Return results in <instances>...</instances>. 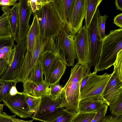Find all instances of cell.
I'll use <instances>...</instances> for the list:
<instances>
[{
    "mask_svg": "<svg viewBox=\"0 0 122 122\" xmlns=\"http://www.w3.org/2000/svg\"><path fill=\"white\" fill-rule=\"evenodd\" d=\"M43 74L41 61L38 60L30 71L25 80L38 85L44 81Z\"/></svg>",
    "mask_w": 122,
    "mask_h": 122,
    "instance_id": "603a6c76",
    "label": "cell"
},
{
    "mask_svg": "<svg viewBox=\"0 0 122 122\" xmlns=\"http://www.w3.org/2000/svg\"><path fill=\"white\" fill-rule=\"evenodd\" d=\"M52 1L51 0H28L32 12L34 14L41 7L51 2Z\"/></svg>",
    "mask_w": 122,
    "mask_h": 122,
    "instance_id": "836d02e7",
    "label": "cell"
},
{
    "mask_svg": "<svg viewBox=\"0 0 122 122\" xmlns=\"http://www.w3.org/2000/svg\"><path fill=\"white\" fill-rule=\"evenodd\" d=\"M9 66L7 61L4 59L0 58V78L5 73Z\"/></svg>",
    "mask_w": 122,
    "mask_h": 122,
    "instance_id": "8d00e7d4",
    "label": "cell"
},
{
    "mask_svg": "<svg viewBox=\"0 0 122 122\" xmlns=\"http://www.w3.org/2000/svg\"><path fill=\"white\" fill-rule=\"evenodd\" d=\"M104 104L100 99H88L80 100L78 112H97Z\"/></svg>",
    "mask_w": 122,
    "mask_h": 122,
    "instance_id": "ffe728a7",
    "label": "cell"
},
{
    "mask_svg": "<svg viewBox=\"0 0 122 122\" xmlns=\"http://www.w3.org/2000/svg\"><path fill=\"white\" fill-rule=\"evenodd\" d=\"M75 114L70 112L64 109L59 116L48 122H71Z\"/></svg>",
    "mask_w": 122,
    "mask_h": 122,
    "instance_id": "1f68e13d",
    "label": "cell"
},
{
    "mask_svg": "<svg viewBox=\"0 0 122 122\" xmlns=\"http://www.w3.org/2000/svg\"><path fill=\"white\" fill-rule=\"evenodd\" d=\"M23 92L36 97H42L49 95L50 86L44 81L38 85L26 80L23 83Z\"/></svg>",
    "mask_w": 122,
    "mask_h": 122,
    "instance_id": "2e32d148",
    "label": "cell"
},
{
    "mask_svg": "<svg viewBox=\"0 0 122 122\" xmlns=\"http://www.w3.org/2000/svg\"><path fill=\"white\" fill-rule=\"evenodd\" d=\"M109 106L110 110L112 116H120L122 115V93Z\"/></svg>",
    "mask_w": 122,
    "mask_h": 122,
    "instance_id": "484cf974",
    "label": "cell"
},
{
    "mask_svg": "<svg viewBox=\"0 0 122 122\" xmlns=\"http://www.w3.org/2000/svg\"><path fill=\"white\" fill-rule=\"evenodd\" d=\"M3 102L15 115L22 118L31 117L33 114L30 111L23 92L14 96L9 95Z\"/></svg>",
    "mask_w": 122,
    "mask_h": 122,
    "instance_id": "7c38bea8",
    "label": "cell"
},
{
    "mask_svg": "<svg viewBox=\"0 0 122 122\" xmlns=\"http://www.w3.org/2000/svg\"><path fill=\"white\" fill-rule=\"evenodd\" d=\"M108 15L105 14L104 15H100V16L98 23L99 30L101 40H102L107 35L105 33V22Z\"/></svg>",
    "mask_w": 122,
    "mask_h": 122,
    "instance_id": "e575fe53",
    "label": "cell"
},
{
    "mask_svg": "<svg viewBox=\"0 0 122 122\" xmlns=\"http://www.w3.org/2000/svg\"><path fill=\"white\" fill-rule=\"evenodd\" d=\"M91 73L88 65L83 66L77 63L73 67L69 78L63 87L65 99L58 108L63 107L74 114L78 112L81 81L86 75Z\"/></svg>",
    "mask_w": 122,
    "mask_h": 122,
    "instance_id": "6da1fadb",
    "label": "cell"
},
{
    "mask_svg": "<svg viewBox=\"0 0 122 122\" xmlns=\"http://www.w3.org/2000/svg\"><path fill=\"white\" fill-rule=\"evenodd\" d=\"M63 87L59 84V81L50 85L49 87V97L55 100L64 94Z\"/></svg>",
    "mask_w": 122,
    "mask_h": 122,
    "instance_id": "f1b7e54d",
    "label": "cell"
},
{
    "mask_svg": "<svg viewBox=\"0 0 122 122\" xmlns=\"http://www.w3.org/2000/svg\"><path fill=\"white\" fill-rule=\"evenodd\" d=\"M40 33V27L37 16L34 14L33 20L26 37V49L32 52L36 38Z\"/></svg>",
    "mask_w": 122,
    "mask_h": 122,
    "instance_id": "44dd1931",
    "label": "cell"
},
{
    "mask_svg": "<svg viewBox=\"0 0 122 122\" xmlns=\"http://www.w3.org/2000/svg\"><path fill=\"white\" fill-rule=\"evenodd\" d=\"M113 21L114 23L118 27L122 28V13L115 16Z\"/></svg>",
    "mask_w": 122,
    "mask_h": 122,
    "instance_id": "ab89813d",
    "label": "cell"
},
{
    "mask_svg": "<svg viewBox=\"0 0 122 122\" xmlns=\"http://www.w3.org/2000/svg\"><path fill=\"white\" fill-rule=\"evenodd\" d=\"M58 52L57 48L53 44L52 50L46 51L43 53L40 60L41 61L42 70L45 78L49 75L57 58Z\"/></svg>",
    "mask_w": 122,
    "mask_h": 122,
    "instance_id": "e0dca14e",
    "label": "cell"
},
{
    "mask_svg": "<svg viewBox=\"0 0 122 122\" xmlns=\"http://www.w3.org/2000/svg\"><path fill=\"white\" fill-rule=\"evenodd\" d=\"M16 115L10 116L4 112L0 113V122H33V120L25 121L17 118Z\"/></svg>",
    "mask_w": 122,
    "mask_h": 122,
    "instance_id": "d6a6232c",
    "label": "cell"
},
{
    "mask_svg": "<svg viewBox=\"0 0 122 122\" xmlns=\"http://www.w3.org/2000/svg\"><path fill=\"white\" fill-rule=\"evenodd\" d=\"M122 50L118 53L114 63V71L121 81H122Z\"/></svg>",
    "mask_w": 122,
    "mask_h": 122,
    "instance_id": "f546056e",
    "label": "cell"
},
{
    "mask_svg": "<svg viewBox=\"0 0 122 122\" xmlns=\"http://www.w3.org/2000/svg\"><path fill=\"white\" fill-rule=\"evenodd\" d=\"M66 66V65L57 56L50 73L44 81L50 86L60 81L65 73Z\"/></svg>",
    "mask_w": 122,
    "mask_h": 122,
    "instance_id": "d6986e66",
    "label": "cell"
},
{
    "mask_svg": "<svg viewBox=\"0 0 122 122\" xmlns=\"http://www.w3.org/2000/svg\"><path fill=\"white\" fill-rule=\"evenodd\" d=\"M7 37L14 38L8 17L4 13L0 17V38Z\"/></svg>",
    "mask_w": 122,
    "mask_h": 122,
    "instance_id": "cb8c5ba5",
    "label": "cell"
},
{
    "mask_svg": "<svg viewBox=\"0 0 122 122\" xmlns=\"http://www.w3.org/2000/svg\"><path fill=\"white\" fill-rule=\"evenodd\" d=\"M1 10L8 17L10 25L14 40L18 43V15L17 3L11 8L9 6H4Z\"/></svg>",
    "mask_w": 122,
    "mask_h": 122,
    "instance_id": "ac0fdd59",
    "label": "cell"
},
{
    "mask_svg": "<svg viewBox=\"0 0 122 122\" xmlns=\"http://www.w3.org/2000/svg\"><path fill=\"white\" fill-rule=\"evenodd\" d=\"M99 6L96 11L88 29L90 47V67L93 66L95 69L99 61L102 46L101 40L98 28V23L100 16Z\"/></svg>",
    "mask_w": 122,
    "mask_h": 122,
    "instance_id": "ba28073f",
    "label": "cell"
},
{
    "mask_svg": "<svg viewBox=\"0 0 122 122\" xmlns=\"http://www.w3.org/2000/svg\"><path fill=\"white\" fill-rule=\"evenodd\" d=\"M97 112H78L75 114L71 122H90Z\"/></svg>",
    "mask_w": 122,
    "mask_h": 122,
    "instance_id": "83f0119b",
    "label": "cell"
},
{
    "mask_svg": "<svg viewBox=\"0 0 122 122\" xmlns=\"http://www.w3.org/2000/svg\"><path fill=\"white\" fill-rule=\"evenodd\" d=\"M122 93V81L113 71L102 94L101 99L104 104H110Z\"/></svg>",
    "mask_w": 122,
    "mask_h": 122,
    "instance_id": "5bb4252c",
    "label": "cell"
},
{
    "mask_svg": "<svg viewBox=\"0 0 122 122\" xmlns=\"http://www.w3.org/2000/svg\"><path fill=\"white\" fill-rule=\"evenodd\" d=\"M48 38H43L40 34L37 36L32 52L26 49L24 57L16 77L17 83H23L30 71L39 60Z\"/></svg>",
    "mask_w": 122,
    "mask_h": 122,
    "instance_id": "277c9868",
    "label": "cell"
},
{
    "mask_svg": "<svg viewBox=\"0 0 122 122\" xmlns=\"http://www.w3.org/2000/svg\"><path fill=\"white\" fill-rule=\"evenodd\" d=\"M25 99L29 107L30 112L34 114L36 111L40 104L41 97H36L23 92Z\"/></svg>",
    "mask_w": 122,
    "mask_h": 122,
    "instance_id": "4316f807",
    "label": "cell"
},
{
    "mask_svg": "<svg viewBox=\"0 0 122 122\" xmlns=\"http://www.w3.org/2000/svg\"><path fill=\"white\" fill-rule=\"evenodd\" d=\"M102 1V0H86L84 26L88 29L97 7Z\"/></svg>",
    "mask_w": 122,
    "mask_h": 122,
    "instance_id": "7402d4cb",
    "label": "cell"
},
{
    "mask_svg": "<svg viewBox=\"0 0 122 122\" xmlns=\"http://www.w3.org/2000/svg\"><path fill=\"white\" fill-rule=\"evenodd\" d=\"M115 4L117 10H122V0H116Z\"/></svg>",
    "mask_w": 122,
    "mask_h": 122,
    "instance_id": "7bdbcfd3",
    "label": "cell"
},
{
    "mask_svg": "<svg viewBox=\"0 0 122 122\" xmlns=\"http://www.w3.org/2000/svg\"><path fill=\"white\" fill-rule=\"evenodd\" d=\"M36 15L40 27V33L44 38H54L59 35L62 24L51 2L41 7Z\"/></svg>",
    "mask_w": 122,
    "mask_h": 122,
    "instance_id": "3957f363",
    "label": "cell"
},
{
    "mask_svg": "<svg viewBox=\"0 0 122 122\" xmlns=\"http://www.w3.org/2000/svg\"><path fill=\"white\" fill-rule=\"evenodd\" d=\"M74 42L77 63L83 66L88 65L90 62L89 37L88 30L84 25L75 34Z\"/></svg>",
    "mask_w": 122,
    "mask_h": 122,
    "instance_id": "30bf717a",
    "label": "cell"
},
{
    "mask_svg": "<svg viewBox=\"0 0 122 122\" xmlns=\"http://www.w3.org/2000/svg\"><path fill=\"white\" fill-rule=\"evenodd\" d=\"M18 15V43L25 40L30 27L29 22L32 12L28 0H20L17 3Z\"/></svg>",
    "mask_w": 122,
    "mask_h": 122,
    "instance_id": "8fae6325",
    "label": "cell"
},
{
    "mask_svg": "<svg viewBox=\"0 0 122 122\" xmlns=\"http://www.w3.org/2000/svg\"><path fill=\"white\" fill-rule=\"evenodd\" d=\"M108 108V106L104 104L97 111L95 117L90 122H101L105 116Z\"/></svg>",
    "mask_w": 122,
    "mask_h": 122,
    "instance_id": "d590c367",
    "label": "cell"
},
{
    "mask_svg": "<svg viewBox=\"0 0 122 122\" xmlns=\"http://www.w3.org/2000/svg\"><path fill=\"white\" fill-rule=\"evenodd\" d=\"M74 33L69 25L62 24L58 36L59 46L63 55L64 62L68 66H73L77 59L74 45Z\"/></svg>",
    "mask_w": 122,
    "mask_h": 122,
    "instance_id": "8992f818",
    "label": "cell"
},
{
    "mask_svg": "<svg viewBox=\"0 0 122 122\" xmlns=\"http://www.w3.org/2000/svg\"><path fill=\"white\" fill-rule=\"evenodd\" d=\"M91 73L86 75L82 79L80 91L84 87L90 77Z\"/></svg>",
    "mask_w": 122,
    "mask_h": 122,
    "instance_id": "60d3db41",
    "label": "cell"
},
{
    "mask_svg": "<svg viewBox=\"0 0 122 122\" xmlns=\"http://www.w3.org/2000/svg\"><path fill=\"white\" fill-rule=\"evenodd\" d=\"M17 83L15 79L7 80L0 78V102L3 101L10 95V92L12 86Z\"/></svg>",
    "mask_w": 122,
    "mask_h": 122,
    "instance_id": "d4e9b609",
    "label": "cell"
},
{
    "mask_svg": "<svg viewBox=\"0 0 122 122\" xmlns=\"http://www.w3.org/2000/svg\"><path fill=\"white\" fill-rule=\"evenodd\" d=\"M86 0H74L69 20V25L74 33L82 27L86 10Z\"/></svg>",
    "mask_w": 122,
    "mask_h": 122,
    "instance_id": "4fadbf2b",
    "label": "cell"
},
{
    "mask_svg": "<svg viewBox=\"0 0 122 122\" xmlns=\"http://www.w3.org/2000/svg\"><path fill=\"white\" fill-rule=\"evenodd\" d=\"M65 98L63 94L56 100L51 99L48 95L41 97L39 106L36 112L31 117L33 119L48 122L59 116L64 109L63 107H58Z\"/></svg>",
    "mask_w": 122,
    "mask_h": 122,
    "instance_id": "5b68a950",
    "label": "cell"
},
{
    "mask_svg": "<svg viewBox=\"0 0 122 122\" xmlns=\"http://www.w3.org/2000/svg\"><path fill=\"white\" fill-rule=\"evenodd\" d=\"M122 50V28L110 31L102 41L98 62L94 71L108 69L113 65L119 52Z\"/></svg>",
    "mask_w": 122,
    "mask_h": 122,
    "instance_id": "7a4b0ae2",
    "label": "cell"
},
{
    "mask_svg": "<svg viewBox=\"0 0 122 122\" xmlns=\"http://www.w3.org/2000/svg\"><path fill=\"white\" fill-rule=\"evenodd\" d=\"M26 49V39L15 45L10 55L8 68L1 79L9 80L15 79L23 61Z\"/></svg>",
    "mask_w": 122,
    "mask_h": 122,
    "instance_id": "9c48e42d",
    "label": "cell"
},
{
    "mask_svg": "<svg viewBox=\"0 0 122 122\" xmlns=\"http://www.w3.org/2000/svg\"><path fill=\"white\" fill-rule=\"evenodd\" d=\"M4 105L0 103V113L2 112L3 109Z\"/></svg>",
    "mask_w": 122,
    "mask_h": 122,
    "instance_id": "ee69618b",
    "label": "cell"
},
{
    "mask_svg": "<svg viewBox=\"0 0 122 122\" xmlns=\"http://www.w3.org/2000/svg\"><path fill=\"white\" fill-rule=\"evenodd\" d=\"M14 41V38H0V58H4L6 60L5 55L3 48L6 46H10L14 47L15 45Z\"/></svg>",
    "mask_w": 122,
    "mask_h": 122,
    "instance_id": "4dcf8cb0",
    "label": "cell"
},
{
    "mask_svg": "<svg viewBox=\"0 0 122 122\" xmlns=\"http://www.w3.org/2000/svg\"><path fill=\"white\" fill-rule=\"evenodd\" d=\"M97 71L91 73L85 85L80 92V100L88 99H101L102 94L112 74L105 73L102 75Z\"/></svg>",
    "mask_w": 122,
    "mask_h": 122,
    "instance_id": "52a82bcc",
    "label": "cell"
},
{
    "mask_svg": "<svg viewBox=\"0 0 122 122\" xmlns=\"http://www.w3.org/2000/svg\"><path fill=\"white\" fill-rule=\"evenodd\" d=\"M17 90L16 87V86L14 85L12 86L10 92V95L14 96L20 93Z\"/></svg>",
    "mask_w": 122,
    "mask_h": 122,
    "instance_id": "b9f144b4",
    "label": "cell"
},
{
    "mask_svg": "<svg viewBox=\"0 0 122 122\" xmlns=\"http://www.w3.org/2000/svg\"><path fill=\"white\" fill-rule=\"evenodd\" d=\"M74 1V0H52L51 2L62 24L69 25V17Z\"/></svg>",
    "mask_w": 122,
    "mask_h": 122,
    "instance_id": "9a60e30c",
    "label": "cell"
},
{
    "mask_svg": "<svg viewBox=\"0 0 122 122\" xmlns=\"http://www.w3.org/2000/svg\"><path fill=\"white\" fill-rule=\"evenodd\" d=\"M17 3V0H0V5L1 6H11Z\"/></svg>",
    "mask_w": 122,
    "mask_h": 122,
    "instance_id": "f35d334b",
    "label": "cell"
},
{
    "mask_svg": "<svg viewBox=\"0 0 122 122\" xmlns=\"http://www.w3.org/2000/svg\"><path fill=\"white\" fill-rule=\"evenodd\" d=\"M101 122H122V116L116 117L108 115L105 116Z\"/></svg>",
    "mask_w": 122,
    "mask_h": 122,
    "instance_id": "74e56055",
    "label": "cell"
}]
</instances>
